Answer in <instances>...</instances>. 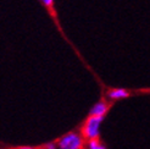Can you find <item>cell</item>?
<instances>
[{
	"label": "cell",
	"instance_id": "cell-1",
	"mask_svg": "<svg viewBox=\"0 0 150 149\" xmlns=\"http://www.w3.org/2000/svg\"><path fill=\"white\" fill-rule=\"evenodd\" d=\"M104 121V116H89L82 128V137L87 139H98L100 135V125Z\"/></svg>",
	"mask_w": 150,
	"mask_h": 149
},
{
	"label": "cell",
	"instance_id": "cell-7",
	"mask_svg": "<svg viewBox=\"0 0 150 149\" xmlns=\"http://www.w3.org/2000/svg\"><path fill=\"white\" fill-rule=\"evenodd\" d=\"M42 3L45 5V6H48V7H50L51 5H52V3H54V0H42Z\"/></svg>",
	"mask_w": 150,
	"mask_h": 149
},
{
	"label": "cell",
	"instance_id": "cell-8",
	"mask_svg": "<svg viewBox=\"0 0 150 149\" xmlns=\"http://www.w3.org/2000/svg\"><path fill=\"white\" fill-rule=\"evenodd\" d=\"M16 149H37V148L31 147V145H22V147H18V148H16Z\"/></svg>",
	"mask_w": 150,
	"mask_h": 149
},
{
	"label": "cell",
	"instance_id": "cell-3",
	"mask_svg": "<svg viewBox=\"0 0 150 149\" xmlns=\"http://www.w3.org/2000/svg\"><path fill=\"white\" fill-rule=\"evenodd\" d=\"M108 110H109L108 104L105 101H99L91 109V111H89V116H104L108 113Z\"/></svg>",
	"mask_w": 150,
	"mask_h": 149
},
{
	"label": "cell",
	"instance_id": "cell-6",
	"mask_svg": "<svg viewBox=\"0 0 150 149\" xmlns=\"http://www.w3.org/2000/svg\"><path fill=\"white\" fill-rule=\"evenodd\" d=\"M44 149H57V147H56V143H48L45 144Z\"/></svg>",
	"mask_w": 150,
	"mask_h": 149
},
{
	"label": "cell",
	"instance_id": "cell-2",
	"mask_svg": "<svg viewBox=\"0 0 150 149\" xmlns=\"http://www.w3.org/2000/svg\"><path fill=\"white\" fill-rule=\"evenodd\" d=\"M83 137L77 132H70L57 140V149H83Z\"/></svg>",
	"mask_w": 150,
	"mask_h": 149
},
{
	"label": "cell",
	"instance_id": "cell-5",
	"mask_svg": "<svg viewBox=\"0 0 150 149\" xmlns=\"http://www.w3.org/2000/svg\"><path fill=\"white\" fill-rule=\"evenodd\" d=\"M88 149H106V147L101 144L98 139H91L88 142Z\"/></svg>",
	"mask_w": 150,
	"mask_h": 149
},
{
	"label": "cell",
	"instance_id": "cell-4",
	"mask_svg": "<svg viewBox=\"0 0 150 149\" xmlns=\"http://www.w3.org/2000/svg\"><path fill=\"white\" fill-rule=\"evenodd\" d=\"M129 95V93L126 91V89H122V88H117V89H112L108 93V96L110 99H123V98H127Z\"/></svg>",
	"mask_w": 150,
	"mask_h": 149
}]
</instances>
